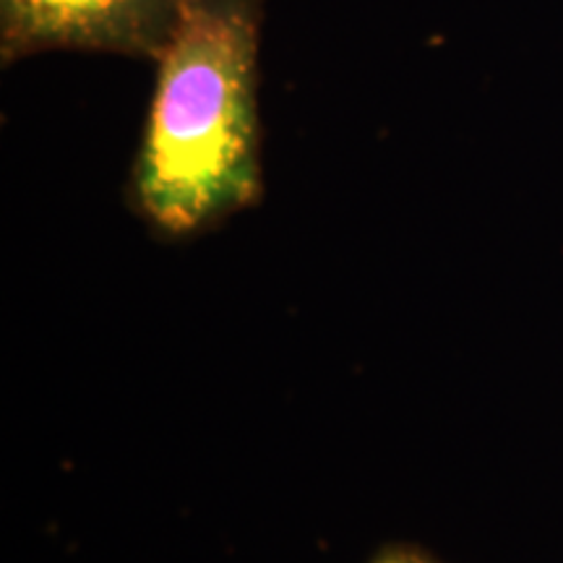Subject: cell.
<instances>
[{
  "label": "cell",
  "instance_id": "cell-1",
  "mask_svg": "<svg viewBox=\"0 0 563 563\" xmlns=\"http://www.w3.org/2000/svg\"><path fill=\"white\" fill-rule=\"evenodd\" d=\"M264 0H183L125 201L159 241L222 228L264 194L258 42Z\"/></svg>",
  "mask_w": 563,
  "mask_h": 563
},
{
  "label": "cell",
  "instance_id": "cell-2",
  "mask_svg": "<svg viewBox=\"0 0 563 563\" xmlns=\"http://www.w3.org/2000/svg\"><path fill=\"white\" fill-rule=\"evenodd\" d=\"M183 0H0V60L45 51L157 60Z\"/></svg>",
  "mask_w": 563,
  "mask_h": 563
},
{
  "label": "cell",
  "instance_id": "cell-3",
  "mask_svg": "<svg viewBox=\"0 0 563 563\" xmlns=\"http://www.w3.org/2000/svg\"><path fill=\"white\" fill-rule=\"evenodd\" d=\"M368 563H446L426 548L412 543H389L382 545L371 555Z\"/></svg>",
  "mask_w": 563,
  "mask_h": 563
}]
</instances>
